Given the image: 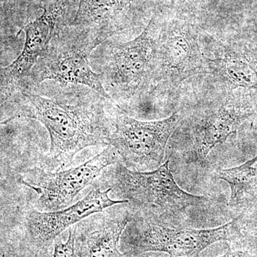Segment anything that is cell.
Returning a JSON list of instances; mask_svg holds the SVG:
<instances>
[{"instance_id": "obj_5", "label": "cell", "mask_w": 257, "mask_h": 257, "mask_svg": "<svg viewBox=\"0 0 257 257\" xmlns=\"http://www.w3.org/2000/svg\"><path fill=\"white\" fill-rule=\"evenodd\" d=\"M119 155L107 145L95 157L76 167L51 172L42 168L29 171L20 182L36 192L40 211L60 210L70 206L77 195L89 187L106 167L117 163Z\"/></svg>"}, {"instance_id": "obj_4", "label": "cell", "mask_w": 257, "mask_h": 257, "mask_svg": "<svg viewBox=\"0 0 257 257\" xmlns=\"http://www.w3.org/2000/svg\"><path fill=\"white\" fill-rule=\"evenodd\" d=\"M182 119L179 111L167 119L152 121H139L116 112L107 145L114 147L130 170L158 168L165 159L167 143Z\"/></svg>"}, {"instance_id": "obj_15", "label": "cell", "mask_w": 257, "mask_h": 257, "mask_svg": "<svg viewBox=\"0 0 257 257\" xmlns=\"http://www.w3.org/2000/svg\"><path fill=\"white\" fill-rule=\"evenodd\" d=\"M217 178L229 185V205L246 202L257 193V156L239 167L218 171Z\"/></svg>"}, {"instance_id": "obj_11", "label": "cell", "mask_w": 257, "mask_h": 257, "mask_svg": "<svg viewBox=\"0 0 257 257\" xmlns=\"http://www.w3.org/2000/svg\"><path fill=\"white\" fill-rule=\"evenodd\" d=\"M130 5V0H80L73 21L74 36L94 50L119 31L117 20Z\"/></svg>"}, {"instance_id": "obj_1", "label": "cell", "mask_w": 257, "mask_h": 257, "mask_svg": "<svg viewBox=\"0 0 257 257\" xmlns=\"http://www.w3.org/2000/svg\"><path fill=\"white\" fill-rule=\"evenodd\" d=\"M27 96L28 106L22 116L40 121L50 135V151L42 162L44 170H64L84 149L107 146L113 119H108L100 101L87 99L69 104L37 94Z\"/></svg>"}, {"instance_id": "obj_14", "label": "cell", "mask_w": 257, "mask_h": 257, "mask_svg": "<svg viewBox=\"0 0 257 257\" xmlns=\"http://www.w3.org/2000/svg\"><path fill=\"white\" fill-rule=\"evenodd\" d=\"M206 68L218 81L234 87L257 89V65L234 49L221 45L213 59L205 57Z\"/></svg>"}, {"instance_id": "obj_17", "label": "cell", "mask_w": 257, "mask_h": 257, "mask_svg": "<svg viewBox=\"0 0 257 257\" xmlns=\"http://www.w3.org/2000/svg\"><path fill=\"white\" fill-rule=\"evenodd\" d=\"M219 257H254L251 255L248 254V253L243 252V251H232L231 249H228L226 253L223 256Z\"/></svg>"}, {"instance_id": "obj_10", "label": "cell", "mask_w": 257, "mask_h": 257, "mask_svg": "<svg viewBox=\"0 0 257 257\" xmlns=\"http://www.w3.org/2000/svg\"><path fill=\"white\" fill-rule=\"evenodd\" d=\"M111 188L101 191L92 188L85 197L72 205L55 211L34 210L28 216V229L38 246H49L67 229L88 216L101 212L117 204L128 203L109 197Z\"/></svg>"}, {"instance_id": "obj_8", "label": "cell", "mask_w": 257, "mask_h": 257, "mask_svg": "<svg viewBox=\"0 0 257 257\" xmlns=\"http://www.w3.org/2000/svg\"><path fill=\"white\" fill-rule=\"evenodd\" d=\"M92 51L75 37L62 38L54 32L48 49L37 62L35 80L38 84L50 79L62 84L83 85L113 101L103 84L102 75L91 68Z\"/></svg>"}, {"instance_id": "obj_3", "label": "cell", "mask_w": 257, "mask_h": 257, "mask_svg": "<svg viewBox=\"0 0 257 257\" xmlns=\"http://www.w3.org/2000/svg\"><path fill=\"white\" fill-rule=\"evenodd\" d=\"M126 229L128 253L163 251L170 257H199L209 245L233 239L238 232V218L214 229H192L169 227L159 219L135 212Z\"/></svg>"}, {"instance_id": "obj_7", "label": "cell", "mask_w": 257, "mask_h": 257, "mask_svg": "<svg viewBox=\"0 0 257 257\" xmlns=\"http://www.w3.org/2000/svg\"><path fill=\"white\" fill-rule=\"evenodd\" d=\"M199 33L191 24L176 20L157 40L154 78L172 87L206 69Z\"/></svg>"}, {"instance_id": "obj_6", "label": "cell", "mask_w": 257, "mask_h": 257, "mask_svg": "<svg viewBox=\"0 0 257 257\" xmlns=\"http://www.w3.org/2000/svg\"><path fill=\"white\" fill-rule=\"evenodd\" d=\"M152 18L143 32L131 41L112 45L109 49L102 75L120 94L133 96L143 90L155 74L157 40L154 37Z\"/></svg>"}, {"instance_id": "obj_16", "label": "cell", "mask_w": 257, "mask_h": 257, "mask_svg": "<svg viewBox=\"0 0 257 257\" xmlns=\"http://www.w3.org/2000/svg\"><path fill=\"white\" fill-rule=\"evenodd\" d=\"M54 257H78L75 248L74 226L69 228V237L66 242L55 240Z\"/></svg>"}, {"instance_id": "obj_9", "label": "cell", "mask_w": 257, "mask_h": 257, "mask_svg": "<svg viewBox=\"0 0 257 257\" xmlns=\"http://www.w3.org/2000/svg\"><path fill=\"white\" fill-rule=\"evenodd\" d=\"M134 216L135 211L126 203L92 214L74 225L78 257H124L118 249L120 237Z\"/></svg>"}, {"instance_id": "obj_2", "label": "cell", "mask_w": 257, "mask_h": 257, "mask_svg": "<svg viewBox=\"0 0 257 257\" xmlns=\"http://www.w3.org/2000/svg\"><path fill=\"white\" fill-rule=\"evenodd\" d=\"M110 175L111 191L128 201L135 213L165 219L202 206L207 198L194 196L179 187L169 167V161L151 172L130 170L117 162Z\"/></svg>"}, {"instance_id": "obj_13", "label": "cell", "mask_w": 257, "mask_h": 257, "mask_svg": "<svg viewBox=\"0 0 257 257\" xmlns=\"http://www.w3.org/2000/svg\"><path fill=\"white\" fill-rule=\"evenodd\" d=\"M62 10L60 3L46 9L40 18L25 25V41L21 53L3 72L8 82L15 83L27 78L50 46L57 25V15Z\"/></svg>"}, {"instance_id": "obj_12", "label": "cell", "mask_w": 257, "mask_h": 257, "mask_svg": "<svg viewBox=\"0 0 257 257\" xmlns=\"http://www.w3.org/2000/svg\"><path fill=\"white\" fill-rule=\"evenodd\" d=\"M247 116L248 113L232 104H224L204 116L193 128L192 146L184 155L186 162L204 163L211 150L236 133Z\"/></svg>"}]
</instances>
